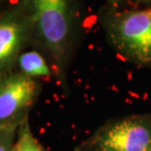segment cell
Returning a JSON list of instances; mask_svg holds the SVG:
<instances>
[{
  "mask_svg": "<svg viewBox=\"0 0 151 151\" xmlns=\"http://www.w3.org/2000/svg\"><path fill=\"white\" fill-rule=\"evenodd\" d=\"M72 0H27L33 32L52 58L57 75L65 83V72L75 31Z\"/></svg>",
  "mask_w": 151,
  "mask_h": 151,
  "instance_id": "cell-1",
  "label": "cell"
},
{
  "mask_svg": "<svg viewBox=\"0 0 151 151\" xmlns=\"http://www.w3.org/2000/svg\"><path fill=\"white\" fill-rule=\"evenodd\" d=\"M106 1L110 4L112 9H119V7H121L127 0H106Z\"/></svg>",
  "mask_w": 151,
  "mask_h": 151,
  "instance_id": "cell-9",
  "label": "cell"
},
{
  "mask_svg": "<svg viewBox=\"0 0 151 151\" xmlns=\"http://www.w3.org/2000/svg\"><path fill=\"white\" fill-rule=\"evenodd\" d=\"M102 21L109 43L122 58L151 67V7L111 9Z\"/></svg>",
  "mask_w": 151,
  "mask_h": 151,
  "instance_id": "cell-2",
  "label": "cell"
},
{
  "mask_svg": "<svg viewBox=\"0 0 151 151\" xmlns=\"http://www.w3.org/2000/svg\"><path fill=\"white\" fill-rule=\"evenodd\" d=\"M19 125L0 127V151H11Z\"/></svg>",
  "mask_w": 151,
  "mask_h": 151,
  "instance_id": "cell-8",
  "label": "cell"
},
{
  "mask_svg": "<svg viewBox=\"0 0 151 151\" xmlns=\"http://www.w3.org/2000/svg\"><path fill=\"white\" fill-rule=\"evenodd\" d=\"M151 113L112 119L98 128L74 151H148Z\"/></svg>",
  "mask_w": 151,
  "mask_h": 151,
  "instance_id": "cell-3",
  "label": "cell"
},
{
  "mask_svg": "<svg viewBox=\"0 0 151 151\" xmlns=\"http://www.w3.org/2000/svg\"><path fill=\"white\" fill-rule=\"evenodd\" d=\"M18 65L22 73L33 79L38 77H49L52 74L43 56L36 51H29L21 54L18 59Z\"/></svg>",
  "mask_w": 151,
  "mask_h": 151,
  "instance_id": "cell-6",
  "label": "cell"
},
{
  "mask_svg": "<svg viewBox=\"0 0 151 151\" xmlns=\"http://www.w3.org/2000/svg\"><path fill=\"white\" fill-rule=\"evenodd\" d=\"M139 1L144 2V3H148V4H151V0H139Z\"/></svg>",
  "mask_w": 151,
  "mask_h": 151,
  "instance_id": "cell-10",
  "label": "cell"
},
{
  "mask_svg": "<svg viewBox=\"0 0 151 151\" xmlns=\"http://www.w3.org/2000/svg\"><path fill=\"white\" fill-rule=\"evenodd\" d=\"M148 151H151V143H150V145H149V148H148Z\"/></svg>",
  "mask_w": 151,
  "mask_h": 151,
  "instance_id": "cell-11",
  "label": "cell"
},
{
  "mask_svg": "<svg viewBox=\"0 0 151 151\" xmlns=\"http://www.w3.org/2000/svg\"><path fill=\"white\" fill-rule=\"evenodd\" d=\"M11 151H46L31 132L28 117L19 124Z\"/></svg>",
  "mask_w": 151,
  "mask_h": 151,
  "instance_id": "cell-7",
  "label": "cell"
},
{
  "mask_svg": "<svg viewBox=\"0 0 151 151\" xmlns=\"http://www.w3.org/2000/svg\"><path fill=\"white\" fill-rule=\"evenodd\" d=\"M33 33V22L27 11H15L0 19V71L9 69Z\"/></svg>",
  "mask_w": 151,
  "mask_h": 151,
  "instance_id": "cell-5",
  "label": "cell"
},
{
  "mask_svg": "<svg viewBox=\"0 0 151 151\" xmlns=\"http://www.w3.org/2000/svg\"><path fill=\"white\" fill-rule=\"evenodd\" d=\"M40 86L24 73L0 78V127L19 125L39 95Z\"/></svg>",
  "mask_w": 151,
  "mask_h": 151,
  "instance_id": "cell-4",
  "label": "cell"
}]
</instances>
